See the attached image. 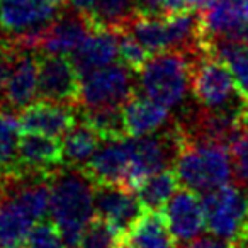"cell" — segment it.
Returning a JSON list of instances; mask_svg holds the SVG:
<instances>
[{"label": "cell", "instance_id": "19", "mask_svg": "<svg viewBox=\"0 0 248 248\" xmlns=\"http://www.w3.org/2000/svg\"><path fill=\"white\" fill-rule=\"evenodd\" d=\"M34 224L9 194L0 196V248H24Z\"/></svg>", "mask_w": 248, "mask_h": 248}, {"label": "cell", "instance_id": "34", "mask_svg": "<svg viewBox=\"0 0 248 248\" xmlns=\"http://www.w3.org/2000/svg\"><path fill=\"white\" fill-rule=\"evenodd\" d=\"M116 248H135V247H133V243L129 241L128 234H124V236L119 240V243H117V247H116Z\"/></svg>", "mask_w": 248, "mask_h": 248}, {"label": "cell", "instance_id": "9", "mask_svg": "<svg viewBox=\"0 0 248 248\" xmlns=\"http://www.w3.org/2000/svg\"><path fill=\"white\" fill-rule=\"evenodd\" d=\"M82 170L93 186H123L129 189L131 153L128 138L102 141Z\"/></svg>", "mask_w": 248, "mask_h": 248}, {"label": "cell", "instance_id": "6", "mask_svg": "<svg viewBox=\"0 0 248 248\" xmlns=\"http://www.w3.org/2000/svg\"><path fill=\"white\" fill-rule=\"evenodd\" d=\"M136 72L109 65L80 77V107H123L135 95Z\"/></svg>", "mask_w": 248, "mask_h": 248}, {"label": "cell", "instance_id": "17", "mask_svg": "<svg viewBox=\"0 0 248 248\" xmlns=\"http://www.w3.org/2000/svg\"><path fill=\"white\" fill-rule=\"evenodd\" d=\"M126 133L131 138L153 135L169 124V107L155 102L146 95H133L123 106Z\"/></svg>", "mask_w": 248, "mask_h": 248}, {"label": "cell", "instance_id": "27", "mask_svg": "<svg viewBox=\"0 0 248 248\" xmlns=\"http://www.w3.org/2000/svg\"><path fill=\"white\" fill-rule=\"evenodd\" d=\"M124 236L112 223L100 216H93L80 234L78 248H116Z\"/></svg>", "mask_w": 248, "mask_h": 248}, {"label": "cell", "instance_id": "20", "mask_svg": "<svg viewBox=\"0 0 248 248\" xmlns=\"http://www.w3.org/2000/svg\"><path fill=\"white\" fill-rule=\"evenodd\" d=\"M117 29H126L128 32H131L150 55H158L170 49L169 31H167L165 17L162 16L143 14L136 11Z\"/></svg>", "mask_w": 248, "mask_h": 248}, {"label": "cell", "instance_id": "2", "mask_svg": "<svg viewBox=\"0 0 248 248\" xmlns=\"http://www.w3.org/2000/svg\"><path fill=\"white\" fill-rule=\"evenodd\" d=\"M180 186L206 194L230 182L233 173L230 146L216 141L187 143L175 160Z\"/></svg>", "mask_w": 248, "mask_h": 248}, {"label": "cell", "instance_id": "11", "mask_svg": "<svg viewBox=\"0 0 248 248\" xmlns=\"http://www.w3.org/2000/svg\"><path fill=\"white\" fill-rule=\"evenodd\" d=\"M93 206L97 216L112 223L124 234L145 214L135 190L123 186H93Z\"/></svg>", "mask_w": 248, "mask_h": 248}, {"label": "cell", "instance_id": "31", "mask_svg": "<svg viewBox=\"0 0 248 248\" xmlns=\"http://www.w3.org/2000/svg\"><path fill=\"white\" fill-rule=\"evenodd\" d=\"M186 248H236L234 241L224 240V238L214 236V234H209V236H197L187 245Z\"/></svg>", "mask_w": 248, "mask_h": 248}, {"label": "cell", "instance_id": "26", "mask_svg": "<svg viewBox=\"0 0 248 248\" xmlns=\"http://www.w3.org/2000/svg\"><path fill=\"white\" fill-rule=\"evenodd\" d=\"M138 0H99L90 21L97 28L117 29L136 12Z\"/></svg>", "mask_w": 248, "mask_h": 248}, {"label": "cell", "instance_id": "13", "mask_svg": "<svg viewBox=\"0 0 248 248\" xmlns=\"http://www.w3.org/2000/svg\"><path fill=\"white\" fill-rule=\"evenodd\" d=\"M22 133L60 138L78 123V106L55 104L48 100L29 104L17 117Z\"/></svg>", "mask_w": 248, "mask_h": 248}, {"label": "cell", "instance_id": "23", "mask_svg": "<svg viewBox=\"0 0 248 248\" xmlns=\"http://www.w3.org/2000/svg\"><path fill=\"white\" fill-rule=\"evenodd\" d=\"M102 143V138L90 128L83 121L78 123L65 135L62 146H63V160L65 167L72 169H83L85 163L92 158L97 148Z\"/></svg>", "mask_w": 248, "mask_h": 248}, {"label": "cell", "instance_id": "30", "mask_svg": "<svg viewBox=\"0 0 248 248\" xmlns=\"http://www.w3.org/2000/svg\"><path fill=\"white\" fill-rule=\"evenodd\" d=\"M233 172L238 184L248 190V129H241L240 136L230 146Z\"/></svg>", "mask_w": 248, "mask_h": 248}, {"label": "cell", "instance_id": "12", "mask_svg": "<svg viewBox=\"0 0 248 248\" xmlns=\"http://www.w3.org/2000/svg\"><path fill=\"white\" fill-rule=\"evenodd\" d=\"M95 28L89 16L75 7L63 9L48 24L39 49L46 55H70Z\"/></svg>", "mask_w": 248, "mask_h": 248}, {"label": "cell", "instance_id": "21", "mask_svg": "<svg viewBox=\"0 0 248 248\" xmlns=\"http://www.w3.org/2000/svg\"><path fill=\"white\" fill-rule=\"evenodd\" d=\"M126 234L135 248H177L162 211H145Z\"/></svg>", "mask_w": 248, "mask_h": 248}, {"label": "cell", "instance_id": "5", "mask_svg": "<svg viewBox=\"0 0 248 248\" xmlns=\"http://www.w3.org/2000/svg\"><path fill=\"white\" fill-rule=\"evenodd\" d=\"M206 228L214 236L238 241L248 230V192L238 186L217 187L202 197Z\"/></svg>", "mask_w": 248, "mask_h": 248}, {"label": "cell", "instance_id": "15", "mask_svg": "<svg viewBox=\"0 0 248 248\" xmlns=\"http://www.w3.org/2000/svg\"><path fill=\"white\" fill-rule=\"evenodd\" d=\"M56 14L49 0H0V32L12 38L49 24Z\"/></svg>", "mask_w": 248, "mask_h": 248}, {"label": "cell", "instance_id": "35", "mask_svg": "<svg viewBox=\"0 0 248 248\" xmlns=\"http://www.w3.org/2000/svg\"><path fill=\"white\" fill-rule=\"evenodd\" d=\"M49 2H51V4H55L56 7H63V5H65L68 0H49Z\"/></svg>", "mask_w": 248, "mask_h": 248}, {"label": "cell", "instance_id": "36", "mask_svg": "<svg viewBox=\"0 0 248 248\" xmlns=\"http://www.w3.org/2000/svg\"><path fill=\"white\" fill-rule=\"evenodd\" d=\"M0 196H2V190H0Z\"/></svg>", "mask_w": 248, "mask_h": 248}, {"label": "cell", "instance_id": "4", "mask_svg": "<svg viewBox=\"0 0 248 248\" xmlns=\"http://www.w3.org/2000/svg\"><path fill=\"white\" fill-rule=\"evenodd\" d=\"M190 90L197 104L209 110L240 109L247 99L238 92L234 78L224 62L214 56H202L192 63Z\"/></svg>", "mask_w": 248, "mask_h": 248}, {"label": "cell", "instance_id": "7", "mask_svg": "<svg viewBox=\"0 0 248 248\" xmlns=\"http://www.w3.org/2000/svg\"><path fill=\"white\" fill-rule=\"evenodd\" d=\"M38 97L66 106H78L80 75L66 55L39 56Z\"/></svg>", "mask_w": 248, "mask_h": 248}, {"label": "cell", "instance_id": "18", "mask_svg": "<svg viewBox=\"0 0 248 248\" xmlns=\"http://www.w3.org/2000/svg\"><path fill=\"white\" fill-rule=\"evenodd\" d=\"M202 49L206 55L226 63L238 92L248 100V43L234 39H209L202 43Z\"/></svg>", "mask_w": 248, "mask_h": 248}, {"label": "cell", "instance_id": "29", "mask_svg": "<svg viewBox=\"0 0 248 248\" xmlns=\"http://www.w3.org/2000/svg\"><path fill=\"white\" fill-rule=\"evenodd\" d=\"M24 248H66V245L53 221H41L29 233Z\"/></svg>", "mask_w": 248, "mask_h": 248}, {"label": "cell", "instance_id": "1", "mask_svg": "<svg viewBox=\"0 0 248 248\" xmlns=\"http://www.w3.org/2000/svg\"><path fill=\"white\" fill-rule=\"evenodd\" d=\"M49 213L66 248H78L80 234L95 213L93 184L82 169L62 167L53 173Z\"/></svg>", "mask_w": 248, "mask_h": 248}, {"label": "cell", "instance_id": "10", "mask_svg": "<svg viewBox=\"0 0 248 248\" xmlns=\"http://www.w3.org/2000/svg\"><path fill=\"white\" fill-rule=\"evenodd\" d=\"M17 165L21 177H51L65 167L62 143L51 136L22 133L19 140Z\"/></svg>", "mask_w": 248, "mask_h": 248}, {"label": "cell", "instance_id": "3", "mask_svg": "<svg viewBox=\"0 0 248 248\" xmlns=\"http://www.w3.org/2000/svg\"><path fill=\"white\" fill-rule=\"evenodd\" d=\"M136 75L143 95L170 109L186 99L190 89L192 66L186 55L169 49L153 55Z\"/></svg>", "mask_w": 248, "mask_h": 248}, {"label": "cell", "instance_id": "24", "mask_svg": "<svg viewBox=\"0 0 248 248\" xmlns=\"http://www.w3.org/2000/svg\"><path fill=\"white\" fill-rule=\"evenodd\" d=\"M21 131L17 117L0 110V186L9 180L21 179L17 165Z\"/></svg>", "mask_w": 248, "mask_h": 248}, {"label": "cell", "instance_id": "33", "mask_svg": "<svg viewBox=\"0 0 248 248\" xmlns=\"http://www.w3.org/2000/svg\"><path fill=\"white\" fill-rule=\"evenodd\" d=\"M240 124H241V129H248V100L240 114Z\"/></svg>", "mask_w": 248, "mask_h": 248}, {"label": "cell", "instance_id": "14", "mask_svg": "<svg viewBox=\"0 0 248 248\" xmlns=\"http://www.w3.org/2000/svg\"><path fill=\"white\" fill-rule=\"evenodd\" d=\"M169 224V230L175 241H192L206 228L202 199L190 189H180L172 196L162 209Z\"/></svg>", "mask_w": 248, "mask_h": 248}, {"label": "cell", "instance_id": "28", "mask_svg": "<svg viewBox=\"0 0 248 248\" xmlns=\"http://www.w3.org/2000/svg\"><path fill=\"white\" fill-rule=\"evenodd\" d=\"M117 32V49H119V62L129 70L138 73L148 62L150 53L138 43V39L126 29H114Z\"/></svg>", "mask_w": 248, "mask_h": 248}, {"label": "cell", "instance_id": "25", "mask_svg": "<svg viewBox=\"0 0 248 248\" xmlns=\"http://www.w3.org/2000/svg\"><path fill=\"white\" fill-rule=\"evenodd\" d=\"M78 119L89 124L90 128L102 138L107 140H123L128 138L126 126H124L123 107H80Z\"/></svg>", "mask_w": 248, "mask_h": 248}, {"label": "cell", "instance_id": "16", "mask_svg": "<svg viewBox=\"0 0 248 248\" xmlns=\"http://www.w3.org/2000/svg\"><path fill=\"white\" fill-rule=\"evenodd\" d=\"M116 58H119L117 32L107 28H95L72 53V62L80 77L112 65Z\"/></svg>", "mask_w": 248, "mask_h": 248}, {"label": "cell", "instance_id": "8", "mask_svg": "<svg viewBox=\"0 0 248 248\" xmlns=\"http://www.w3.org/2000/svg\"><path fill=\"white\" fill-rule=\"evenodd\" d=\"M199 16L202 43L209 39L248 43V0H211Z\"/></svg>", "mask_w": 248, "mask_h": 248}, {"label": "cell", "instance_id": "32", "mask_svg": "<svg viewBox=\"0 0 248 248\" xmlns=\"http://www.w3.org/2000/svg\"><path fill=\"white\" fill-rule=\"evenodd\" d=\"M70 2H72V7H75L77 11L83 12L85 16L92 17V14H93V11H95L97 2H99V0H70Z\"/></svg>", "mask_w": 248, "mask_h": 248}, {"label": "cell", "instance_id": "22", "mask_svg": "<svg viewBox=\"0 0 248 248\" xmlns=\"http://www.w3.org/2000/svg\"><path fill=\"white\" fill-rule=\"evenodd\" d=\"M179 184L175 170L165 169L143 179L133 190L145 211H162L177 192Z\"/></svg>", "mask_w": 248, "mask_h": 248}]
</instances>
